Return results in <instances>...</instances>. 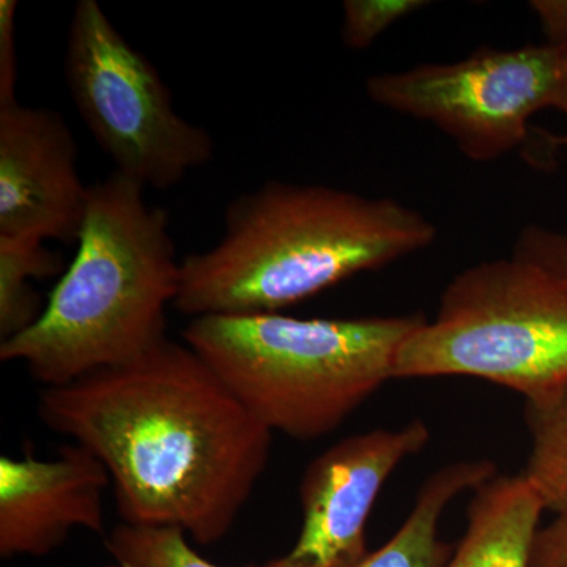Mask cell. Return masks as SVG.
Listing matches in <instances>:
<instances>
[{
    "instance_id": "cell-1",
    "label": "cell",
    "mask_w": 567,
    "mask_h": 567,
    "mask_svg": "<svg viewBox=\"0 0 567 567\" xmlns=\"http://www.w3.org/2000/svg\"><path fill=\"white\" fill-rule=\"evenodd\" d=\"M39 416L106 466L123 524L178 528L200 546L233 529L274 440L192 347L171 339L43 388Z\"/></svg>"
},
{
    "instance_id": "cell-2",
    "label": "cell",
    "mask_w": 567,
    "mask_h": 567,
    "mask_svg": "<svg viewBox=\"0 0 567 567\" xmlns=\"http://www.w3.org/2000/svg\"><path fill=\"white\" fill-rule=\"evenodd\" d=\"M415 208L324 185L270 181L227 205L218 244L182 260V315H276L434 244Z\"/></svg>"
},
{
    "instance_id": "cell-3",
    "label": "cell",
    "mask_w": 567,
    "mask_h": 567,
    "mask_svg": "<svg viewBox=\"0 0 567 567\" xmlns=\"http://www.w3.org/2000/svg\"><path fill=\"white\" fill-rule=\"evenodd\" d=\"M144 194L117 171L91 185L73 262L37 323L0 344V361L24 364L43 388L63 386L167 339L182 260L169 216Z\"/></svg>"
},
{
    "instance_id": "cell-4",
    "label": "cell",
    "mask_w": 567,
    "mask_h": 567,
    "mask_svg": "<svg viewBox=\"0 0 567 567\" xmlns=\"http://www.w3.org/2000/svg\"><path fill=\"white\" fill-rule=\"evenodd\" d=\"M424 320L205 316L185 328L183 342L271 434L311 442L393 379L399 347Z\"/></svg>"
},
{
    "instance_id": "cell-5",
    "label": "cell",
    "mask_w": 567,
    "mask_h": 567,
    "mask_svg": "<svg viewBox=\"0 0 567 567\" xmlns=\"http://www.w3.org/2000/svg\"><path fill=\"white\" fill-rule=\"evenodd\" d=\"M456 375L509 388L525 402L567 385V278L514 254L458 274L393 365V379Z\"/></svg>"
},
{
    "instance_id": "cell-6",
    "label": "cell",
    "mask_w": 567,
    "mask_h": 567,
    "mask_svg": "<svg viewBox=\"0 0 567 567\" xmlns=\"http://www.w3.org/2000/svg\"><path fill=\"white\" fill-rule=\"evenodd\" d=\"M65 81L115 171L145 188H173L215 156L212 134L175 111L159 70L112 24L99 0H80L71 14Z\"/></svg>"
},
{
    "instance_id": "cell-7",
    "label": "cell",
    "mask_w": 567,
    "mask_h": 567,
    "mask_svg": "<svg viewBox=\"0 0 567 567\" xmlns=\"http://www.w3.org/2000/svg\"><path fill=\"white\" fill-rule=\"evenodd\" d=\"M558 51L554 44L483 48L456 63H423L369 78L365 92L386 110L432 123L473 162L520 147L529 118L554 107Z\"/></svg>"
},
{
    "instance_id": "cell-8",
    "label": "cell",
    "mask_w": 567,
    "mask_h": 567,
    "mask_svg": "<svg viewBox=\"0 0 567 567\" xmlns=\"http://www.w3.org/2000/svg\"><path fill=\"white\" fill-rule=\"evenodd\" d=\"M431 440L427 424L347 436L306 468L300 484L303 525L295 546L260 567H358L368 557L365 527L377 498L405 458Z\"/></svg>"
},
{
    "instance_id": "cell-9",
    "label": "cell",
    "mask_w": 567,
    "mask_h": 567,
    "mask_svg": "<svg viewBox=\"0 0 567 567\" xmlns=\"http://www.w3.org/2000/svg\"><path fill=\"white\" fill-rule=\"evenodd\" d=\"M89 189L61 112L20 102L0 106V235L78 241Z\"/></svg>"
},
{
    "instance_id": "cell-10",
    "label": "cell",
    "mask_w": 567,
    "mask_h": 567,
    "mask_svg": "<svg viewBox=\"0 0 567 567\" xmlns=\"http://www.w3.org/2000/svg\"><path fill=\"white\" fill-rule=\"evenodd\" d=\"M106 466L76 443L52 458H0V557H44L74 529L104 532Z\"/></svg>"
},
{
    "instance_id": "cell-11",
    "label": "cell",
    "mask_w": 567,
    "mask_h": 567,
    "mask_svg": "<svg viewBox=\"0 0 567 567\" xmlns=\"http://www.w3.org/2000/svg\"><path fill=\"white\" fill-rule=\"evenodd\" d=\"M546 509L524 475H496L476 488L466 532L446 567H532Z\"/></svg>"
},
{
    "instance_id": "cell-12",
    "label": "cell",
    "mask_w": 567,
    "mask_h": 567,
    "mask_svg": "<svg viewBox=\"0 0 567 567\" xmlns=\"http://www.w3.org/2000/svg\"><path fill=\"white\" fill-rule=\"evenodd\" d=\"M495 476L496 465L487 458L457 461L436 470L417 492L402 527L358 567H446L454 554V547L440 537L446 507Z\"/></svg>"
},
{
    "instance_id": "cell-13",
    "label": "cell",
    "mask_w": 567,
    "mask_h": 567,
    "mask_svg": "<svg viewBox=\"0 0 567 567\" xmlns=\"http://www.w3.org/2000/svg\"><path fill=\"white\" fill-rule=\"evenodd\" d=\"M32 237L0 235V344L37 323L47 305L33 282L63 271L62 254Z\"/></svg>"
},
{
    "instance_id": "cell-14",
    "label": "cell",
    "mask_w": 567,
    "mask_h": 567,
    "mask_svg": "<svg viewBox=\"0 0 567 567\" xmlns=\"http://www.w3.org/2000/svg\"><path fill=\"white\" fill-rule=\"evenodd\" d=\"M529 456L524 475L547 511L567 516V385L535 402H525Z\"/></svg>"
},
{
    "instance_id": "cell-15",
    "label": "cell",
    "mask_w": 567,
    "mask_h": 567,
    "mask_svg": "<svg viewBox=\"0 0 567 567\" xmlns=\"http://www.w3.org/2000/svg\"><path fill=\"white\" fill-rule=\"evenodd\" d=\"M188 537L178 528L122 522L104 540L107 563L103 567H223L200 557Z\"/></svg>"
},
{
    "instance_id": "cell-16",
    "label": "cell",
    "mask_w": 567,
    "mask_h": 567,
    "mask_svg": "<svg viewBox=\"0 0 567 567\" xmlns=\"http://www.w3.org/2000/svg\"><path fill=\"white\" fill-rule=\"evenodd\" d=\"M423 0H346L342 6V41L350 50H365L394 22L424 9Z\"/></svg>"
},
{
    "instance_id": "cell-17",
    "label": "cell",
    "mask_w": 567,
    "mask_h": 567,
    "mask_svg": "<svg viewBox=\"0 0 567 567\" xmlns=\"http://www.w3.org/2000/svg\"><path fill=\"white\" fill-rule=\"evenodd\" d=\"M513 254L567 278V234L540 226L525 227Z\"/></svg>"
},
{
    "instance_id": "cell-18",
    "label": "cell",
    "mask_w": 567,
    "mask_h": 567,
    "mask_svg": "<svg viewBox=\"0 0 567 567\" xmlns=\"http://www.w3.org/2000/svg\"><path fill=\"white\" fill-rule=\"evenodd\" d=\"M17 0H0V106L18 102Z\"/></svg>"
},
{
    "instance_id": "cell-19",
    "label": "cell",
    "mask_w": 567,
    "mask_h": 567,
    "mask_svg": "<svg viewBox=\"0 0 567 567\" xmlns=\"http://www.w3.org/2000/svg\"><path fill=\"white\" fill-rule=\"evenodd\" d=\"M532 567H567V516H555L537 532Z\"/></svg>"
},
{
    "instance_id": "cell-20",
    "label": "cell",
    "mask_w": 567,
    "mask_h": 567,
    "mask_svg": "<svg viewBox=\"0 0 567 567\" xmlns=\"http://www.w3.org/2000/svg\"><path fill=\"white\" fill-rule=\"evenodd\" d=\"M532 9L536 11L547 43L559 44L567 40V2L566 0H539L532 2Z\"/></svg>"
},
{
    "instance_id": "cell-21",
    "label": "cell",
    "mask_w": 567,
    "mask_h": 567,
    "mask_svg": "<svg viewBox=\"0 0 567 567\" xmlns=\"http://www.w3.org/2000/svg\"><path fill=\"white\" fill-rule=\"evenodd\" d=\"M554 47L558 51L557 95H555L554 110L561 111L567 117V40ZM557 141L559 144L567 145V137Z\"/></svg>"
}]
</instances>
